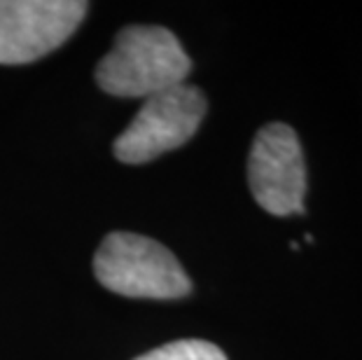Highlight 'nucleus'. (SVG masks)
Masks as SVG:
<instances>
[{
	"instance_id": "nucleus-1",
	"label": "nucleus",
	"mask_w": 362,
	"mask_h": 360,
	"mask_svg": "<svg viewBox=\"0 0 362 360\" xmlns=\"http://www.w3.org/2000/svg\"><path fill=\"white\" fill-rule=\"evenodd\" d=\"M192 59L168 28L127 26L96 66L98 87L112 96L150 98L185 84Z\"/></svg>"
},
{
	"instance_id": "nucleus-2",
	"label": "nucleus",
	"mask_w": 362,
	"mask_h": 360,
	"mask_svg": "<svg viewBox=\"0 0 362 360\" xmlns=\"http://www.w3.org/2000/svg\"><path fill=\"white\" fill-rule=\"evenodd\" d=\"M94 274L110 293L124 297L178 300L192 293V281L173 252L134 232L105 236L96 250Z\"/></svg>"
},
{
	"instance_id": "nucleus-3",
	"label": "nucleus",
	"mask_w": 362,
	"mask_h": 360,
	"mask_svg": "<svg viewBox=\"0 0 362 360\" xmlns=\"http://www.w3.org/2000/svg\"><path fill=\"white\" fill-rule=\"evenodd\" d=\"M206 108L204 91L192 84H178L145 98L143 108L115 141V157L124 164H145L180 148L197 134Z\"/></svg>"
},
{
	"instance_id": "nucleus-4",
	"label": "nucleus",
	"mask_w": 362,
	"mask_h": 360,
	"mask_svg": "<svg viewBox=\"0 0 362 360\" xmlns=\"http://www.w3.org/2000/svg\"><path fill=\"white\" fill-rule=\"evenodd\" d=\"M248 185L255 202L272 216L304 213L306 164L295 129L283 122L259 129L248 155Z\"/></svg>"
},
{
	"instance_id": "nucleus-5",
	"label": "nucleus",
	"mask_w": 362,
	"mask_h": 360,
	"mask_svg": "<svg viewBox=\"0 0 362 360\" xmlns=\"http://www.w3.org/2000/svg\"><path fill=\"white\" fill-rule=\"evenodd\" d=\"M87 10L84 0H0V64L49 54L78 30Z\"/></svg>"
},
{
	"instance_id": "nucleus-6",
	"label": "nucleus",
	"mask_w": 362,
	"mask_h": 360,
	"mask_svg": "<svg viewBox=\"0 0 362 360\" xmlns=\"http://www.w3.org/2000/svg\"><path fill=\"white\" fill-rule=\"evenodd\" d=\"M136 360H227L225 351L215 347L213 342L204 339H180L164 344L143 354Z\"/></svg>"
}]
</instances>
